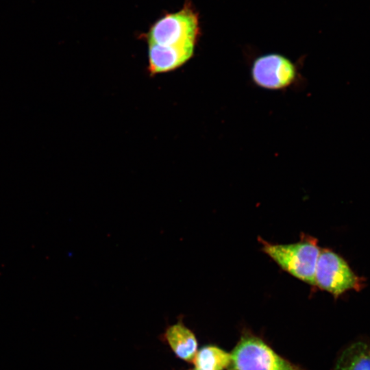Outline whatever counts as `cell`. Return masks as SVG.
Returning <instances> with one entry per match:
<instances>
[{"label": "cell", "mask_w": 370, "mask_h": 370, "mask_svg": "<svg viewBox=\"0 0 370 370\" xmlns=\"http://www.w3.org/2000/svg\"><path fill=\"white\" fill-rule=\"evenodd\" d=\"M262 251L284 271L312 286H315V271L321 249L317 239L303 235L291 244H272L262 240Z\"/></svg>", "instance_id": "cell-1"}, {"label": "cell", "mask_w": 370, "mask_h": 370, "mask_svg": "<svg viewBox=\"0 0 370 370\" xmlns=\"http://www.w3.org/2000/svg\"><path fill=\"white\" fill-rule=\"evenodd\" d=\"M199 32L197 14L188 5L158 20L146 34L148 45L195 47Z\"/></svg>", "instance_id": "cell-2"}, {"label": "cell", "mask_w": 370, "mask_h": 370, "mask_svg": "<svg viewBox=\"0 0 370 370\" xmlns=\"http://www.w3.org/2000/svg\"><path fill=\"white\" fill-rule=\"evenodd\" d=\"M362 284V278L354 273L341 256L331 249H321L315 271V286L336 299L347 291H360Z\"/></svg>", "instance_id": "cell-3"}, {"label": "cell", "mask_w": 370, "mask_h": 370, "mask_svg": "<svg viewBox=\"0 0 370 370\" xmlns=\"http://www.w3.org/2000/svg\"><path fill=\"white\" fill-rule=\"evenodd\" d=\"M233 370H299L281 358L260 338L246 334L231 354Z\"/></svg>", "instance_id": "cell-4"}, {"label": "cell", "mask_w": 370, "mask_h": 370, "mask_svg": "<svg viewBox=\"0 0 370 370\" xmlns=\"http://www.w3.org/2000/svg\"><path fill=\"white\" fill-rule=\"evenodd\" d=\"M254 82L264 88L276 90L290 85L295 78V65L279 54H267L257 58L252 66Z\"/></svg>", "instance_id": "cell-5"}, {"label": "cell", "mask_w": 370, "mask_h": 370, "mask_svg": "<svg viewBox=\"0 0 370 370\" xmlns=\"http://www.w3.org/2000/svg\"><path fill=\"white\" fill-rule=\"evenodd\" d=\"M148 45V70L152 75L178 69L190 59L195 50L192 46Z\"/></svg>", "instance_id": "cell-6"}, {"label": "cell", "mask_w": 370, "mask_h": 370, "mask_svg": "<svg viewBox=\"0 0 370 370\" xmlns=\"http://www.w3.org/2000/svg\"><path fill=\"white\" fill-rule=\"evenodd\" d=\"M163 338L175 355L186 362H193L197 352V341L194 333L182 320L169 325Z\"/></svg>", "instance_id": "cell-7"}, {"label": "cell", "mask_w": 370, "mask_h": 370, "mask_svg": "<svg viewBox=\"0 0 370 370\" xmlns=\"http://www.w3.org/2000/svg\"><path fill=\"white\" fill-rule=\"evenodd\" d=\"M334 370H370V341H357L347 345L336 360Z\"/></svg>", "instance_id": "cell-8"}, {"label": "cell", "mask_w": 370, "mask_h": 370, "mask_svg": "<svg viewBox=\"0 0 370 370\" xmlns=\"http://www.w3.org/2000/svg\"><path fill=\"white\" fill-rule=\"evenodd\" d=\"M197 370H224L231 365V354L213 345L197 352L192 362Z\"/></svg>", "instance_id": "cell-9"}, {"label": "cell", "mask_w": 370, "mask_h": 370, "mask_svg": "<svg viewBox=\"0 0 370 370\" xmlns=\"http://www.w3.org/2000/svg\"><path fill=\"white\" fill-rule=\"evenodd\" d=\"M190 370H197V369H190Z\"/></svg>", "instance_id": "cell-10"}, {"label": "cell", "mask_w": 370, "mask_h": 370, "mask_svg": "<svg viewBox=\"0 0 370 370\" xmlns=\"http://www.w3.org/2000/svg\"><path fill=\"white\" fill-rule=\"evenodd\" d=\"M232 370H233V369H232Z\"/></svg>", "instance_id": "cell-11"}]
</instances>
